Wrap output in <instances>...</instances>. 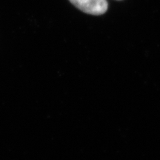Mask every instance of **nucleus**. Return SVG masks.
Returning a JSON list of instances; mask_svg holds the SVG:
<instances>
[{
  "instance_id": "obj_1",
  "label": "nucleus",
  "mask_w": 160,
  "mask_h": 160,
  "mask_svg": "<svg viewBox=\"0 0 160 160\" xmlns=\"http://www.w3.org/2000/svg\"><path fill=\"white\" fill-rule=\"evenodd\" d=\"M71 2L84 13L91 15H102L108 11L107 0H69Z\"/></svg>"
}]
</instances>
